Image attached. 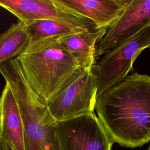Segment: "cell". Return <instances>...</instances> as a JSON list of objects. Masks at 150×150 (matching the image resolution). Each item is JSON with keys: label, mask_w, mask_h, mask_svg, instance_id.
Instances as JSON below:
<instances>
[{"label": "cell", "mask_w": 150, "mask_h": 150, "mask_svg": "<svg viewBox=\"0 0 150 150\" xmlns=\"http://www.w3.org/2000/svg\"><path fill=\"white\" fill-rule=\"evenodd\" d=\"M95 110L114 143L128 148L150 141V76L134 73L97 97Z\"/></svg>", "instance_id": "obj_1"}, {"label": "cell", "mask_w": 150, "mask_h": 150, "mask_svg": "<svg viewBox=\"0 0 150 150\" xmlns=\"http://www.w3.org/2000/svg\"><path fill=\"white\" fill-rule=\"evenodd\" d=\"M58 38L31 42L16 58L30 86L47 104L84 67Z\"/></svg>", "instance_id": "obj_2"}, {"label": "cell", "mask_w": 150, "mask_h": 150, "mask_svg": "<svg viewBox=\"0 0 150 150\" xmlns=\"http://www.w3.org/2000/svg\"><path fill=\"white\" fill-rule=\"evenodd\" d=\"M98 77L94 66L83 67L72 80L47 104L57 122L94 112Z\"/></svg>", "instance_id": "obj_3"}, {"label": "cell", "mask_w": 150, "mask_h": 150, "mask_svg": "<svg viewBox=\"0 0 150 150\" xmlns=\"http://www.w3.org/2000/svg\"><path fill=\"white\" fill-rule=\"evenodd\" d=\"M149 47L148 26L104 54L94 66L98 77L97 97L125 79L138 55Z\"/></svg>", "instance_id": "obj_4"}, {"label": "cell", "mask_w": 150, "mask_h": 150, "mask_svg": "<svg viewBox=\"0 0 150 150\" xmlns=\"http://www.w3.org/2000/svg\"><path fill=\"white\" fill-rule=\"evenodd\" d=\"M59 150H111L114 142L94 112L57 122Z\"/></svg>", "instance_id": "obj_5"}, {"label": "cell", "mask_w": 150, "mask_h": 150, "mask_svg": "<svg viewBox=\"0 0 150 150\" xmlns=\"http://www.w3.org/2000/svg\"><path fill=\"white\" fill-rule=\"evenodd\" d=\"M0 5L22 22L47 20L86 30L97 28L93 21L63 6L57 0H0Z\"/></svg>", "instance_id": "obj_6"}, {"label": "cell", "mask_w": 150, "mask_h": 150, "mask_svg": "<svg viewBox=\"0 0 150 150\" xmlns=\"http://www.w3.org/2000/svg\"><path fill=\"white\" fill-rule=\"evenodd\" d=\"M148 26H150V0H131L97 45L96 59Z\"/></svg>", "instance_id": "obj_7"}, {"label": "cell", "mask_w": 150, "mask_h": 150, "mask_svg": "<svg viewBox=\"0 0 150 150\" xmlns=\"http://www.w3.org/2000/svg\"><path fill=\"white\" fill-rule=\"evenodd\" d=\"M25 150H59L56 139L57 121L49 109L30 105L23 109Z\"/></svg>", "instance_id": "obj_8"}, {"label": "cell", "mask_w": 150, "mask_h": 150, "mask_svg": "<svg viewBox=\"0 0 150 150\" xmlns=\"http://www.w3.org/2000/svg\"><path fill=\"white\" fill-rule=\"evenodd\" d=\"M131 0H57L70 10L93 21L97 28H110Z\"/></svg>", "instance_id": "obj_9"}, {"label": "cell", "mask_w": 150, "mask_h": 150, "mask_svg": "<svg viewBox=\"0 0 150 150\" xmlns=\"http://www.w3.org/2000/svg\"><path fill=\"white\" fill-rule=\"evenodd\" d=\"M0 140L12 150H25L24 127L13 93L6 83L3 88L1 101Z\"/></svg>", "instance_id": "obj_10"}, {"label": "cell", "mask_w": 150, "mask_h": 150, "mask_svg": "<svg viewBox=\"0 0 150 150\" xmlns=\"http://www.w3.org/2000/svg\"><path fill=\"white\" fill-rule=\"evenodd\" d=\"M107 31L106 29H95L82 31L58 38L60 44L83 66L93 67L96 65V47Z\"/></svg>", "instance_id": "obj_11"}, {"label": "cell", "mask_w": 150, "mask_h": 150, "mask_svg": "<svg viewBox=\"0 0 150 150\" xmlns=\"http://www.w3.org/2000/svg\"><path fill=\"white\" fill-rule=\"evenodd\" d=\"M31 40L26 25L19 21L0 36V64L18 57Z\"/></svg>", "instance_id": "obj_12"}, {"label": "cell", "mask_w": 150, "mask_h": 150, "mask_svg": "<svg viewBox=\"0 0 150 150\" xmlns=\"http://www.w3.org/2000/svg\"><path fill=\"white\" fill-rule=\"evenodd\" d=\"M23 23L26 25L29 32L31 38L30 42L88 30L66 23L47 20L29 21Z\"/></svg>", "instance_id": "obj_13"}, {"label": "cell", "mask_w": 150, "mask_h": 150, "mask_svg": "<svg viewBox=\"0 0 150 150\" xmlns=\"http://www.w3.org/2000/svg\"><path fill=\"white\" fill-rule=\"evenodd\" d=\"M0 150H12L4 141L0 140Z\"/></svg>", "instance_id": "obj_14"}, {"label": "cell", "mask_w": 150, "mask_h": 150, "mask_svg": "<svg viewBox=\"0 0 150 150\" xmlns=\"http://www.w3.org/2000/svg\"><path fill=\"white\" fill-rule=\"evenodd\" d=\"M148 150H150V145H149V147H148Z\"/></svg>", "instance_id": "obj_15"}]
</instances>
